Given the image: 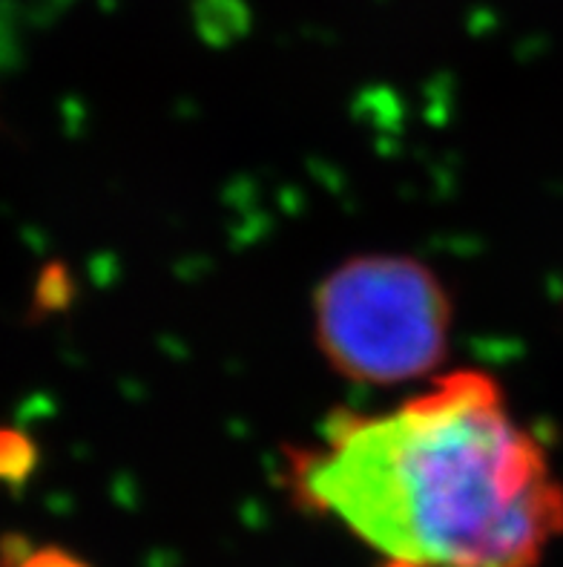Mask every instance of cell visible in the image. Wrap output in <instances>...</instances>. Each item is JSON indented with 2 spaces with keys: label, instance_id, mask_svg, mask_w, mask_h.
<instances>
[{
  "label": "cell",
  "instance_id": "obj_3",
  "mask_svg": "<svg viewBox=\"0 0 563 567\" xmlns=\"http://www.w3.org/2000/svg\"><path fill=\"white\" fill-rule=\"evenodd\" d=\"M38 467V446L23 430L0 426V484H23Z\"/></svg>",
  "mask_w": 563,
  "mask_h": 567
},
{
  "label": "cell",
  "instance_id": "obj_4",
  "mask_svg": "<svg viewBox=\"0 0 563 567\" xmlns=\"http://www.w3.org/2000/svg\"><path fill=\"white\" fill-rule=\"evenodd\" d=\"M0 567H90L81 556L64 547H32L21 536H7L0 542Z\"/></svg>",
  "mask_w": 563,
  "mask_h": 567
},
{
  "label": "cell",
  "instance_id": "obj_1",
  "mask_svg": "<svg viewBox=\"0 0 563 567\" xmlns=\"http://www.w3.org/2000/svg\"><path fill=\"white\" fill-rule=\"evenodd\" d=\"M291 482L394 565L538 567L563 536L550 455L475 369L383 415H334Z\"/></svg>",
  "mask_w": 563,
  "mask_h": 567
},
{
  "label": "cell",
  "instance_id": "obj_2",
  "mask_svg": "<svg viewBox=\"0 0 563 567\" xmlns=\"http://www.w3.org/2000/svg\"><path fill=\"white\" fill-rule=\"evenodd\" d=\"M451 323V297L440 277L406 254L345 259L314 295L322 358L368 386L417 381L442 367Z\"/></svg>",
  "mask_w": 563,
  "mask_h": 567
}]
</instances>
